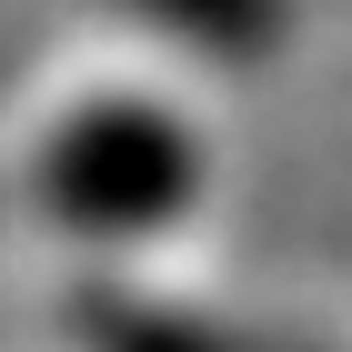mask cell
Wrapping results in <instances>:
<instances>
[{"label": "cell", "mask_w": 352, "mask_h": 352, "mask_svg": "<svg viewBox=\"0 0 352 352\" xmlns=\"http://www.w3.org/2000/svg\"><path fill=\"white\" fill-rule=\"evenodd\" d=\"M191 182H201V151L182 141L171 111H141V101L81 111L41 162V191L91 232H151L191 201Z\"/></svg>", "instance_id": "1"}, {"label": "cell", "mask_w": 352, "mask_h": 352, "mask_svg": "<svg viewBox=\"0 0 352 352\" xmlns=\"http://www.w3.org/2000/svg\"><path fill=\"white\" fill-rule=\"evenodd\" d=\"M141 10H162L171 30L221 41V51H262L272 30H282V0H141Z\"/></svg>", "instance_id": "2"}]
</instances>
